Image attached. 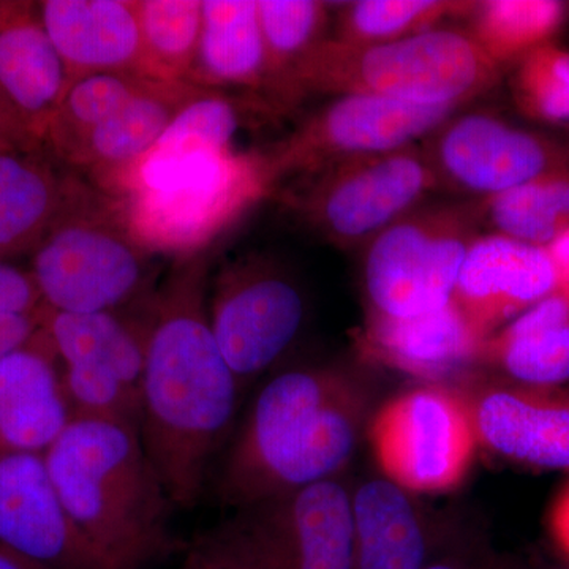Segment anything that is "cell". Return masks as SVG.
<instances>
[{
    "instance_id": "obj_21",
    "label": "cell",
    "mask_w": 569,
    "mask_h": 569,
    "mask_svg": "<svg viewBox=\"0 0 569 569\" xmlns=\"http://www.w3.org/2000/svg\"><path fill=\"white\" fill-rule=\"evenodd\" d=\"M411 496L385 477L351 489L353 569H425L455 550L445 546Z\"/></svg>"
},
{
    "instance_id": "obj_41",
    "label": "cell",
    "mask_w": 569,
    "mask_h": 569,
    "mask_svg": "<svg viewBox=\"0 0 569 569\" xmlns=\"http://www.w3.org/2000/svg\"><path fill=\"white\" fill-rule=\"evenodd\" d=\"M0 569H50L0 546Z\"/></svg>"
},
{
    "instance_id": "obj_38",
    "label": "cell",
    "mask_w": 569,
    "mask_h": 569,
    "mask_svg": "<svg viewBox=\"0 0 569 569\" xmlns=\"http://www.w3.org/2000/svg\"><path fill=\"white\" fill-rule=\"evenodd\" d=\"M549 533L561 556L569 561V481L550 508Z\"/></svg>"
},
{
    "instance_id": "obj_35",
    "label": "cell",
    "mask_w": 569,
    "mask_h": 569,
    "mask_svg": "<svg viewBox=\"0 0 569 569\" xmlns=\"http://www.w3.org/2000/svg\"><path fill=\"white\" fill-rule=\"evenodd\" d=\"M41 307L31 272L0 261V313H36Z\"/></svg>"
},
{
    "instance_id": "obj_27",
    "label": "cell",
    "mask_w": 569,
    "mask_h": 569,
    "mask_svg": "<svg viewBox=\"0 0 569 569\" xmlns=\"http://www.w3.org/2000/svg\"><path fill=\"white\" fill-rule=\"evenodd\" d=\"M568 11V3L559 0H486L468 14L467 32L501 70L552 43L567 24Z\"/></svg>"
},
{
    "instance_id": "obj_28",
    "label": "cell",
    "mask_w": 569,
    "mask_h": 569,
    "mask_svg": "<svg viewBox=\"0 0 569 569\" xmlns=\"http://www.w3.org/2000/svg\"><path fill=\"white\" fill-rule=\"evenodd\" d=\"M473 209L492 233L531 246H549L569 228V167L479 200Z\"/></svg>"
},
{
    "instance_id": "obj_14",
    "label": "cell",
    "mask_w": 569,
    "mask_h": 569,
    "mask_svg": "<svg viewBox=\"0 0 569 569\" xmlns=\"http://www.w3.org/2000/svg\"><path fill=\"white\" fill-rule=\"evenodd\" d=\"M438 186L485 198L569 167V146L486 112L452 116L422 146Z\"/></svg>"
},
{
    "instance_id": "obj_42",
    "label": "cell",
    "mask_w": 569,
    "mask_h": 569,
    "mask_svg": "<svg viewBox=\"0 0 569 569\" xmlns=\"http://www.w3.org/2000/svg\"><path fill=\"white\" fill-rule=\"evenodd\" d=\"M553 569H569V565L567 567L553 568Z\"/></svg>"
},
{
    "instance_id": "obj_2",
    "label": "cell",
    "mask_w": 569,
    "mask_h": 569,
    "mask_svg": "<svg viewBox=\"0 0 569 569\" xmlns=\"http://www.w3.org/2000/svg\"><path fill=\"white\" fill-rule=\"evenodd\" d=\"M369 397L343 367L288 370L261 388L224 459L219 492L244 509L339 478L353 458Z\"/></svg>"
},
{
    "instance_id": "obj_34",
    "label": "cell",
    "mask_w": 569,
    "mask_h": 569,
    "mask_svg": "<svg viewBox=\"0 0 569 569\" xmlns=\"http://www.w3.org/2000/svg\"><path fill=\"white\" fill-rule=\"evenodd\" d=\"M182 569H261L234 523L227 522L194 539Z\"/></svg>"
},
{
    "instance_id": "obj_1",
    "label": "cell",
    "mask_w": 569,
    "mask_h": 569,
    "mask_svg": "<svg viewBox=\"0 0 569 569\" xmlns=\"http://www.w3.org/2000/svg\"><path fill=\"white\" fill-rule=\"evenodd\" d=\"M208 252L174 260L141 302L146 318L141 438L174 507L200 500L233 422L239 381L213 337Z\"/></svg>"
},
{
    "instance_id": "obj_29",
    "label": "cell",
    "mask_w": 569,
    "mask_h": 569,
    "mask_svg": "<svg viewBox=\"0 0 569 569\" xmlns=\"http://www.w3.org/2000/svg\"><path fill=\"white\" fill-rule=\"evenodd\" d=\"M134 73H102L73 82L51 116L43 144L70 170L92 133L148 84Z\"/></svg>"
},
{
    "instance_id": "obj_37",
    "label": "cell",
    "mask_w": 569,
    "mask_h": 569,
    "mask_svg": "<svg viewBox=\"0 0 569 569\" xmlns=\"http://www.w3.org/2000/svg\"><path fill=\"white\" fill-rule=\"evenodd\" d=\"M41 309L36 313H0V359L26 346L40 331Z\"/></svg>"
},
{
    "instance_id": "obj_18",
    "label": "cell",
    "mask_w": 569,
    "mask_h": 569,
    "mask_svg": "<svg viewBox=\"0 0 569 569\" xmlns=\"http://www.w3.org/2000/svg\"><path fill=\"white\" fill-rule=\"evenodd\" d=\"M553 293L557 274L545 247L489 233L468 250L452 301L490 337Z\"/></svg>"
},
{
    "instance_id": "obj_24",
    "label": "cell",
    "mask_w": 569,
    "mask_h": 569,
    "mask_svg": "<svg viewBox=\"0 0 569 569\" xmlns=\"http://www.w3.org/2000/svg\"><path fill=\"white\" fill-rule=\"evenodd\" d=\"M187 82L264 99L268 59L257 0H204L200 44Z\"/></svg>"
},
{
    "instance_id": "obj_40",
    "label": "cell",
    "mask_w": 569,
    "mask_h": 569,
    "mask_svg": "<svg viewBox=\"0 0 569 569\" xmlns=\"http://www.w3.org/2000/svg\"><path fill=\"white\" fill-rule=\"evenodd\" d=\"M545 249L548 250L553 269H556L557 293L569 298V228L557 236Z\"/></svg>"
},
{
    "instance_id": "obj_8",
    "label": "cell",
    "mask_w": 569,
    "mask_h": 569,
    "mask_svg": "<svg viewBox=\"0 0 569 569\" xmlns=\"http://www.w3.org/2000/svg\"><path fill=\"white\" fill-rule=\"evenodd\" d=\"M369 441L383 477L413 496L458 488L479 447L462 391L430 383L381 406Z\"/></svg>"
},
{
    "instance_id": "obj_36",
    "label": "cell",
    "mask_w": 569,
    "mask_h": 569,
    "mask_svg": "<svg viewBox=\"0 0 569 569\" xmlns=\"http://www.w3.org/2000/svg\"><path fill=\"white\" fill-rule=\"evenodd\" d=\"M43 142L33 134L20 111L0 91V152L40 148Z\"/></svg>"
},
{
    "instance_id": "obj_13",
    "label": "cell",
    "mask_w": 569,
    "mask_h": 569,
    "mask_svg": "<svg viewBox=\"0 0 569 569\" xmlns=\"http://www.w3.org/2000/svg\"><path fill=\"white\" fill-rule=\"evenodd\" d=\"M231 522L261 569H353V503L340 477L239 509Z\"/></svg>"
},
{
    "instance_id": "obj_26",
    "label": "cell",
    "mask_w": 569,
    "mask_h": 569,
    "mask_svg": "<svg viewBox=\"0 0 569 569\" xmlns=\"http://www.w3.org/2000/svg\"><path fill=\"white\" fill-rule=\"evenodd\" d=\"M69 174L44 146L0 152V261L36 249L61 208Z\"/></svg>"
},
{
    "instance_id": "obj_33",
    "label": "cell",
    "mask_w": 569,
    "mask_h": 569,
    "mask_svg": "<svg viewBox=\"0 0 569 569\" xmlns=\"http://www.w3.org/2000/svg\"><path fill=\"white\" fill-rule=\"evenodd\" d=\"M512 99L533 121L569 122V50L556 41L531 51L515 66Z\"/></svg>"
},
{
    "instance_id": "obj_15",
    "label": "cell",
    "mask_w": 569,
    "mask_h": 569,
    "mask_svg": "<svg viewBox=\"0 0 569 569\" xmlns=\"http://www.w3.org/2000/svg\"><path fill=\"white\" fill-rule=\"evenodd\" d=\"M479 447L538 470L569 471V392L497 377L466 395Z\"/></svg>"
},
{
    "instance_id": "obj_12",
    "label": "cell",
    "mask_w": 569,
    "mask_h": 569,
    "mask_svg": "<svg viewBox=\"0 0 569 569\" xmlns=\"http://www.w3.org/2000/svg\"><path fill=\"white\" fill-rule=\"evenodd\" d=\"M208 313L220 351L241 381L290 348L305 323L306 301L276 261L249 253L224 260L213 272Z\"/></svg>"
},
{
    "instance_id": "obj_20",
    "label": "cell",
    "mask_w": 569,
    "mask_h": 569,
    "mask_svg": "<svg viewBox=\"0 0 569 569\" xmlns=\"http://www.w3.org/2000/svg\"><path fill=\"white\" fill-rule=\"evenodd\" d=\"M41 22L66 67L69 88L92 74H141L134 0H43Z\"/></svg>"
},
{
    "instance_id": "obj_30",
    "label": "cell",
    "mask_w": 569,
    "mask_h": 569,
    "mask_svg": "<svg viewBox=\"0 0 569 569\" xmlns=\"http://www.w3.org/2000/svg\"><path fill=\"white\" fill-rule=\"evenodd\" d=\"M141 37V74L187 82L203 28L200 0H134Z\"/></svg>"
},
{
    "instance_id": "obj_7",
    "label": "cell",
    "mask_w": 569,
    "mask_h": 569,
    "mask_svg": "<svg viewBox=\"0 0 569 569\" xmlns=\"http://www.w3.org/2000/svg\"><path fill=\"white\" fill-rule=\"evenodd\" d=\"M470 206L417 208L366 244L362 280L369 312L425 316L452 301L468 250L478 238Z\"/></svg>"
},
{
    "instance_id": "obj_5",
    "label": "cell",
    "mask_w": 569,
    "mask_h": 569,
    "mask_svg": "<svg viewBox=\"0 0 569 569\" xmlns=\"http://www.w3.org/2000/svg\"><path fill=\"white\" fill-rule=\"evenodd\" d=\"M156 260L134 239L121 203L70 171L29 272L54 312H122L152 293Z\"/></svg>"
},
{
    "instance_id": "obj_39",
    "label": "cell",
    "mask_w": 569,
    "mask_h": 569,
    "mask_svg": "<svg viewBox=\"0 0 569 569\" xmlns=\"http://www.w3.org/2000/svg\"><path fill=\"white\" fill-rule=\"evenodd\" d=\"M425 569H511L503 561L468 549H455Z\"/></svg>"
},
{
    "instance_id": "obj_3",
    "label": "cell",
    "mask_w": 569,
    "mask_h": 569,
    "mask_svg": "<svg viewBox=\"0 0 569 569\" xmlns=\"http://www.w3.org/2000/svg\"><path fill=\"white\" fill-rule=\"evenodd\" d=\"M43 456L71 523L104 569H148L178 549L174 503L138 427L74 417Z\"/></svg>"
},
{
    "instance_id": "obj_32",
    "label": "cell",
    "mask_w": 569,
    "mask_h": 569,
    "mask_svg": "<svg viewBox=\"0 0 569 569\" xmlns=\"http://www.w3.org/2000/svg\"><path fill=\"white\" fill-rule=\"evenodd\" d=\"M477 2L358 0L343 3L332 39L351 44L389 43L440 28L447 18L470 14Z\"/></svg>"
},
{
    "instance_id": "obj_31",
    "label": "cell",
    "mask_w": 569,
    "mask_h": 569,
    "mask_svg": "<svg viewBox=\"0 0 569 569\" xmlns=\"http://www.w3.org/2000/svg\"><path fill=\"white\" fill-rule=\"evenodd\" d=\"M268 59L264 99L279 112L284 86L317 44L328 39L329 3L318 0H257Z\"/></svg>"
},
{
    "instance_id": "obj_23",
    "label": "cell",
    "mask_w": 569,
    "mask_h": 569,
    "mask_svg": "<svg viewBox=\"0 0 569 569\" xmlns=\"http://www.w3.org/2000/svg\"><path fill=\"white\" fill-rule=\"evenodd\" d=\"M206 92L189 82L149 80L92 133L69 171L99 187L151 151L176 118Z\"/></svg>"
},
{
    "instance_id": "obj_6",
    "label": "cell",
    "mask_w": 569,
    "mask_h": 569,
    "mask_svg": "<svg viewBox=\"0 0 569 569\" xmlns=\"http://www.w3.org/2000/svg\"><path fill=\"white\" fill-rule=\"evenodd\" d=\"M276 187L266 151L231 149L116 200L134 239L153 257L174 261L208 252Z\"/></svg>"
},
{
    "instance_id": "obj_25",
    "label": "cell",
    "mask_w": 569,
    "mask_h": 569,
    "mask_svg": "<svg viewBox=\"0 0 569 569\" xmlns=\"http://www.w3.org/2000/svg\"><path fill=\"white\" fill-rule=\"evenodd\" d=\"M482 365L530 387L569 381V298L553 293L489 337Z\"/></svg>"
},
{
    "instance_id": "obj_4",
    "label": "cell",
    "mask_w": 569,
    "mask_h": 569,
    "mask_svg": "<svg viewBox=\"0 0 569 569\" xmlns=\"http://www.w3.org/2000/svg\"><path fill=\"white\" fill-rule=\"evenodd\" d=\"M500 71L470 33L456 28L440 26L378 44L328 37L296 67L280 108L290 110L313 93H366L426 107H466L497 86Z\"/></svg>"
},
{
    "instance_id": "obj_9",
    "label": "cell",
    "mask_w": 569,
    "mask_h": 569,
    "mask_svg": "<svg viewBox=\"0 0 569 569\" xmlns=\"http://www.w3.org/2000/svg\"><path fill=\"white\" fill-rule=\"evenodd\" d=\"M438 187L425 148L415 144L310 176L293 204L316 233L346 249L369 244Z\"/></svg>"
},
{
    "instance_id": "obj_22",
    "label": "cell",
    "mask_w": 569,
    "mask_h": 569,
    "mask_svg": "<svg viewBox=\"0 0 569 569\" xmlns=\"http://www.w3.org/2000/svg\"><path fill=\"white\" fill-rule=\"evenodd\" d=\"M69 89L66 67L33 2H0V91L43 142Z\"/></svg>"
},
{
    "instance_id": "obj_10",
    "label": "cell",
    "mask_w": 569,
    "mask_h": 569,
    "mask_svg": "<svg viewBox=\"0 0 569 569\" xmlns=\"http://www.w3.org/2000/svg\"><path fill=\"white\" fill-rule=\"evenodd\" d=\"M138 313L54 312L43 306L41 328L63 362V387L74 417L108 419L141 430L146 318Z\"/></svg>"
},
{
    "instance_id": "obj_19",
    "label": "cell",
    "mask_w": 569,
    "mask_h": 569,
    "mask_svg": "<svg viewBox=\"0 0 569 569\" xmlns=\"http://www.w3.org/2000/svg\"><path fill=\"white\" fill-rule=\"evenodd\" d=\"M43 328L0 359V455H44L74 418Z\"/></svg>"
},
{
    "instance_id": "obj_16",
    "label": "cell",
    "mask_w": 569,
    "mask_h": 569,
    "mask_svg": "<svg viewBox=\"0 0 569 569\" xmlns=\"http://www.w3.org/2000/svg\"><path fill=\"white\" fill-rule=\"evenodd\" d=\"M0 546L50 569H104L63 508L43 455H0Z\"/></svg>"
},
{
    "instance_id": "obj_17",
    "label": "cell",
    "mask_w": 569,
    "mask_h": 569,
    "mask_svg": "<svg viewBox=\"0 0 569 569\" xmlns=\"http://www.w3.org/2000/svg\"><path fill=\"white\" fill-rule=\"evenodd\" d=\"M489 336L455 301L425 316L392 318L367 312L356 337L370 361L399 370L425 383L448 385L482 366Z\"/></svg>"
},
{
    "instance_id": "obj_11",
    "label": "cell",
    "mask_w": 569,
    "mask_h": 569,
    "mask_svg": "<svg viewBox=\"0 0 569 569\" xmlns=\"http://www.w3.org/2000/svg\"><path fill=\"white\" fill-rule=\"evenodd\" d=\"M459 108L347 93L310 114L266 157L279 186L291 176H316L350 160L410 148L440 129Z\"/></svg>"
}]
</instances>
